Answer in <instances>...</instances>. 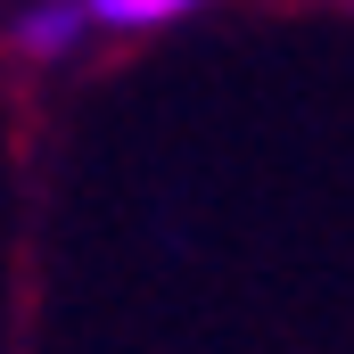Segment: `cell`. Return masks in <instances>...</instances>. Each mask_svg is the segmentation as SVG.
<instances>
[{"instance_id": "1", "label": "cell", "mask_w": 354, "mask_h": 354, "mask_svg": "<svg viewBox=\"0 0 354 354\" xmlns=\"http://www.w3.org/2000/svg\"><path fill=\"white\" fill-rule=\"evenodd\" d=\"M83 41H91V17L75 0H25V8L8 17V50H17L25 66H66Z\"/></svg>"}, {"instance_id": "2", "label": "cell", "mask_w": 354, "mask_h": 354, "mask_svg": "<svg viewBox=\"0 0 354 354\" xmlns=\"http://www.w3.org/2000/svg\"><path fill=\"white\" fill-rule=\"evenodd\" d=\"M91 17V33H165L181 17H198V8H214V0H75Z\"/></svg>"}]
</instances>
